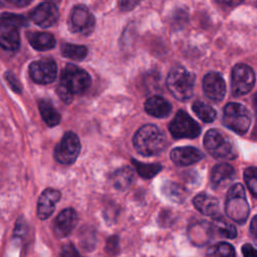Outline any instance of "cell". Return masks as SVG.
<instances>
[{
	"label": "cell",
	"mask_w": 257,
	"mask_h": 257,
	"mask_svg": "<svg viewBox=\"0 0 257 257\" xmlns=\"http://www.w3.org/2000/svg\"><path fill=\"white\" fill-rule=\"evenodd\" d=\"M207 257H235V249L229 243L219 242L208 249Z\"/></svg>",
	"instance_id": "cell-30"
},
{
	"label": "cell",
	"mask_w": 257,
	"mask_h": 257,
	"mask_svg": "<svg viewBox=\"0 0 257 257\" xmlns=\"http://www.w3.org/2000/svg\"><path fill=\"white\" fill-rule=\"evenodd\" d=\"M59 257H81V255L73 244L68 243L62 246Z\"/></svg>",
	"instance_id": "cell-35"
},
{
	"label": "cell",
	"mask_w": 257,
	"mask_h": 257,
	"mask_svg": "<svg viewBox=\"0 0 257 257\" xmlns=\"http://www.w3.org/2000/svg\"><path fill=\"white\" fill-rule=\"evenodd\" d=\"M58 15V8L54 3L43 2L29 13V18L36 25L43 28H48L56 23Z\"/></svg>",
	"instance_id": "cell-12"
},
{
	"label": "cell",
	"mask_w": 257,
	"mask_h": 257,
	"mask_svg": "<svg viewBox=\"0 0 257 257\" xmlns=\"http://www.w3.org/2000/svg\"><path fill=\"white\" fill-rule=\"evenodd\" d=\"M195 78V74L185 67L175 66L168 74L167 87L175 98L184 101L191 98L193 94Z\"/></svg>",
	"instance_id": "cell-3"
},
{
	"label": "cell",
	"mask_w": 257,
	"mask_h": 257,
	"mask_svg": "<svg viewBox=\"0 0 257 257\" xmlns=\"http://www.w3.org/2000/svg\"><path fill=\"white\" fill-rule=\"evenodd\" d=\"M169 131L175 139H195L201 127L185 110L180 109L169 123Z\"/></svg>",
	"instance_id": "cell-7"
},
{
	"label": "cell",
	"mask_w": 257,
	"mask_h": 257,
	"mask_svg": "<svg viewBox=\"0 0 257 257\" xmlns=\"http://www.w3.org/2000/svg\"><path fill=\"white\" fill-rule=\"evenodd\" d=\"M91 84L89 74L82 68L68 63L62 70L57 93L67 104L73 100L74 94H81L86 91Z\"/></svg>",
	"instance_id": "cell-1"
},
{
	"label": "cell",
	"mask_w": 257,
	"mask_h": 257,
	"mask_svg": "<svg viewBox=\"0 0 257 257\" xmlns=\"http://www.w3.org/2000/svg\"><path fill=\"white\" fill-rule=\"evenodd\" d=\"M94 16L86 6L76 5L72 8L68 20V26L72 32L88 35L94 29Z\"/></svg>",
	"instance_id": "cell-10"
},
{
	"label": "cell",
	"mask_w": 257,
	"mask_h": 257,
	"mask_svg": "<svg viewBox=\"0 0 257 257\" xmlns=\"http://www.w3.org/2000/svg\"><path fill=\"white\" fill-rule=\"evenodd\" d=\"M0 25L14 26L18 28L20 26H27L28 21L23 15L4 12L0 14Z\"/></svg>",
	"instance_id": "cell-31"
},
{
	"label": "cell",
	"mask_w": 257,
	"mask_h": 257,
	"mask_svg": "<svg viewBox=\"0 0 257 257\" xmlns=\"http://www.w3.org/2000/svg\"><path fill=\"white\" fill-rule=\"evenodd\" d=\"M29 74L32 80L36 83H51L56 78L57 65L51 58H41L30 64Z\"/></svg>",
	"instance_id": "cell-11"
},
{
	"label": "cell",
	"mask_w": 257,
	"mask_h": 257,
	"mask_svg": "<svg viewBox=\"0 0 257 257\" xmlns=\"http://www.w3.org/2000/svg\"><path fill=\"white\" fill-rule=\"evenodd\" d=\"M255 84V74L253 69L243 63L236 64L232 69L231 90L235 96L248 93Z\"/></svg>",
	"instance_id": "cell-9"
},
{
	"label": "cell",
	"mask_w": 257,
	"mask_h": 257,
	"mask_svg": "<svg viewBox=\"0 0 257 257\" xmlns=\"http://www.w3.org/2000/svg\"><path fill=\"white\" fill-rule=\"evenodd\" d=\"M223 124L238 135L248 132L251 124V115L246 106L237 102H229L223 109Z\"/></svg>",
	"instance_id": "cell-6"
},
{
	"label": "cell",
	"mask_w": 257,
	"mask_h": 257,
	"mask_svg": "<svg viewBox=\"0 0 257 257\" xmlns=\"http://www.w3.org/2000/svg\"><path fill=\"white\" fill-rule=\"evenodd\" d=\"M193 204L195 208L203 215L216 217L219 213V201L217 198L211 195L201 193L194 198Z\"/></svg>",
	"instance_id": "cell-20"
},
{
	"label": "cell",
	"mask_w": 257,
	"mask_h": 257,
	"mask_svg": "<svg viewBox=\"0 0 257 257\" xmlns=\"http://www.w3.org/2000/svg\"><path fill=\"white\" fill-rule=\"evenodd\" d=\"M8 2L16 6H26L30 3V1H27V0H17V1H8Z\"/></svg>",
	"instance_id": "cell-41"
},
{
	"label": "cell",
	"mask_w": 257,
	"mask_h": 257,
	"mask_svg": "<svg viewBox=\"0 0 257 257\" xmlns=\"http://www.w3.org/2000/svg\"><path fill=\"white\" fill-rule=\"evenodd\" d=\"M204 147L215 159L232 160L236 157L234 143L219 130H209L204 137Z\"/></svg>",
	"instance_id": "cell-5"
},
{
	"label": "cell",
	"mask_w": 257,
	"mask_h": 257,
	"mask_svg": "<svg viewBox=\"0 0 257 257\" xmlns=\"http://www.w3.org/2000/svg\"><path fill=\"white\" fill-rule=\"evenodd\" d=\"M135 179V174L133 169L130 167H122L115 170L109 177V181L113 188L118 191L126 190L131 187Z\"/></svg>",
	"instance_id": "cell-21"
},
{
	"label": "cell",
	"mask_w": 257,
	"mask_h": 257,
	"mask_svg": "<svg viewBox=\"0 0 257 257\" xmlns=\"http://www.w3.org/2000/svg\"><path fill=\"white\" fill-rule=\"evenodd\" d=\"M80 150L81 146L78 137L72 132H67L55 147L54 158L62 165H71L75 162Z\"/></svg>",
	"instance_id": "cell-8"
},
{
	"label": "cell",
	"mask_w": 257,
	"mask_h": 257,
	"mask_svg": "<svg viewBox=\"0 0 257 257\" xmlns=\"http://www.w3.org/2000/svg\"><path fill=\"white\" fill-rule=\"evenodd\" d=\"M20 45L18 28L0 25V46L6 50H16Z\"/></svg>",
	"instance_id": "cell-22"
},
{
	"label": "cell",
	"mask_w": 257,
	"mask_h": 257,
	"mask_svg": "<svg viewBox=\"0 0 257 257\" xmlns=\"http://www.w3.org/2000/svg\"><path fill=\"white\" fill-rule=\"evenodd\" d=\"M214 236V230L211 223L201 221L194 223L189 228V237L193 244L204 246L209 243Z\"/></svg>",
	"instance_id": "cell-18"
},
{
	"label": "cell",
	"mask_w": 257,
	"mask_h": 257,
	"mask_svg": "<svg viewBox=\"0 0 257 257\" xmlns=\"http://www.w3.org/2000/svg\"><path fill=\"white\" fill-rule=\"evenodd\" d=\"M139 4V2H136V1H121L119 3V7L121 10H132L133 8H135L137 5Z\"/></svg>",
	"instance_id": "cell-39"
},
{
	"label": "cell",
	"mask_w": 257,
	"mask_h": 257,
	"mask_svg": "<svg viewBox=\"0 0 257 257\" xmlns=\"http://www.w3.org/2000/svg\"><path fill=\"white\" fill-rule=\"evenodd\" d=\"M26 36L30 45L39 51L52 49L56 43L54 36L48 32H29Z\"/></svg>",
	"instance_id": "cell-23"
},
{
	"label": "cell",
	"mask_w": 257,
	"mask_h": 257,
	"mask_svg": "<svg viewBox=\"0 0 257 257\" xmlns=\"http://www.w3.org/2000/svg\"><path fill=\"white\" fill-rule=\"evenodd\" d=\"M257 174H256V169L254 167H249L244 171V181L253 195V197H256L257 193V180H256Z\"/></svg>",
	"instance_id": "cell-32"
},
{
	"label": "cell",
	"mask_w": 257,
	"mask_h": 257,
	"mask_svg": "<svg viewBox=\"0 0 257 257\" xmlns=\"http://www.w3.org/2000/svg\"><path fill=\"white\" fill-rule=\"evenodd\" d=\"M133 144L139 154L152 157L161 154L167 147V138L155 124H145L135 134Z\"/></svg>",
	"instance_id": "cell-2"
},
{
	"label": "cell",
	"mask_w": 257,
	"mask_h": 257,
	"mask_svg": "<svg viewBox=\"0 0 257 257\" xmlns=\"http://www.w3.org/2000/svg\"><path fill=\"white\" fill-rule=\"evenodd\" d=\"M105 251L110 256H116L119 253V239L117 236H110L106 240Z\"/></svg>",
	"instance_id": "cell-34"
},
{
	"label": "cell",
	"mask_w": 257,
	"mask_h": 257,
	"mask_svg": "<svg viewBox=\"0 0 257 257\" xmlns=\"http://www.w3.org/2000/svg\"><path fill=\"white\" fill-rule=\"evenodd\" d=\"M132 164L134 165L137 173L145 179H151L162 171V166L160 164H145L135 159L132 160Z\"/></svg>",
	"instance_id": "cell-29"
},
{
	"label": "cell",
	"mask_w": 257,
	"mask_h": 257,
	"mask_svg": "<svg viewBox=\"0 0 257 257\" xmlns=\"http://www.w3.org/2000/svg\"><path fill=\"white\" fill-rule=\"evenodd\" d=\"M192 109L204 122H212L217 115L216 110L202 100H195L192 104Z\"/></svg>",
	"instance_id": "cell-27"
},
{
	"label": "cell",
	"mask_w": 257,
	"mask_h": 257,
	"mask_svg": "<svg viewBox=\"0 0 257 257\" xmlns=\"http://www.w3.org/2000/svg\"><path fill=\"white\" fill-rule=\"evenodd\" d=\"M26 231V224L24 222V220L22 218H19L16 227H15V231H14V236L15 237H21L24 235Z\"/></svg>",
	"instance_id": "cell-38"
},
{
	"label": "cell",
	"mask_w": 257,
	"mask_h": 257,
	"mask_svg": "<svg viewBox=\"0 0 257 257\" xmlns=\"http://www.w3.org/2000/svg\"><path fill=\"white\" fill-rule=\"evenodd\" d=\"M79 242L82 248L86 251L93 250L95 246V235L91 230L82 231L81 235H79Z\"/></svg>",
	"instance_id": "cell-33"
},
{
	"label": "cell",
	"mask_w": 257,
	"mask_h": 257,
	"mask_svg": "<svg viewBox=\"0 0 257 257\" xmlns=\"http://www.w3.org/2000/svg\"><path fill=\"white\" fill-rule=\"evenodd\" d=\"M203 158V153L194 147H179L171 152L173 163L180 167L196 164Z\"/></svg>",
	"instance_id": "cell-17"
},
{
	"label": "cell",
	"mask_w": 257,
	"mask_h": 257,
	"mask_svg": "<svg viewBox=\"0 0 257 257\" xmlns=\"http://www.w3.org/2000/svg\"><path fill=\"white\" fill-rule=\"evenodd\" d=\"M212 227L214 230V233L217 232L220 236L228 239H234L237 236V230L234 225L229 223L226 219H224L221 216L214 217Z\"/></svg>",
	"instance_id": "cell-25"
},
{
	"label": "cell",
	"mask_w": 257,
	"mask_h": 257,
	"mask_svg": "<svg viewBox=\"0 0 257 257\" xmlns=\"http://www.w3.org/2000/svg\"><path fill=\"white\" fill-rule=\"evenodd\" d=\"M77 214L74 209L67 208L62 210L53 221V232L56 237L64 238L68 236L77 224Z\"/></svg>",
	"instance_id": "cell-13"
},
{
	"label": "cell",
	"mask_w": 257,
	"mask_h": 257,
	"mask_svg": "<svg viewBox=\"0 0 257 257\" xmlns=\"http://www.w3.org/2000/svg\"><path fill=\"white\" fill-rule=\"evenodd\" d=\"M42 119L48 126H55L60 121V114L52 103L46 99H42L38 104Z\"/></svg>",
	"instance_id": "cell-24"
},
{
	"label": "cell",
	"mask_w": 257,
	"mask_h": 257,
	"mask_svg": "<svg viewBox=\"0 0 257 257\" xmlns=\"http://www.w3.org/2000/svg\"><path fill=\"white\" fill-rule=\"evenodd\" d=\"M250 208L246 199L245 189L240 183L230 187L225 201V213L238 224H244L249 216Z\"/></svg>",
	"instance_id": "cell-4"
},
{
	"label": "cell",
	"mask_w": 257,
	"mask_h": 257,
	"mask_svg": "<svg viewBox=\"0 0 257 257\" xmlns=\"http://www.w3.org/2000/svg\"><path fill=\"white\" fill-rule=\"evenodd\" d=\"M145 110L152 116L164 118L172 111L171 103L162 96L155 95L149 97L145 102Z\"/></svg>",
	"instance_id": "cell-19"
},
{
	"label": "cell",
	"mask_w": 257,
	"mask_h": 257,
	"mask_svg": "<svg viewBox=\"0 0 257 257\" xmlns=\"http://www.w3.org/2000/svg\"><path fill=\"white\" fill-rule=\"evenodd\" d=\"M60 199L59 191L55 189H45L40 195L37 203V216L41 220H45L51 216L55 209V205Z\"/></svg>",
	"instance_id": "cell-16"
},
{
	"label": "cell",
	"mask_w": 257,
	"mask_h": 257,
	"mask_svg": "<svg viewBox=\"0 0 257 257\" xmlns=\"http://www.w3.org/2000/svg\"><path fill=\"white\" fill-rule=\"evenodd\" d=\"M241 251H242L243 257H257L256 249L251 244H248V243L244 244L241 248Z\"/></svg>",
	"instance_id": "cell-37"
},
{
	"label": "cell",
	"mask_w": 257,
	"mask_h": 257,
	"mask_svg": "<svg viewBox=\"0 0 257 257\" xmlns=\"http://www.w3.org/2000/svg\"><path fill=\"white\" fill-rule=\"evenodd\" d=\"M236 177L235 169L227 163H220L214 166L211 172V183L214 189L222 190L231 185Z\"/></svg>",
	"instance_id": "cell-15"
},
{
	"label": "cell",
	"mask_w": 257,
	"mask_h": 257,
	"mask_svg": "<svg viewBox=\"0 0 257 257\" xmlns=\"http://www.w3.org/2000/svg\"><path fill=\"white\" fill-rule=\"evenodd\" d=\"M257 217L254 216L251 220V224H250V232L253 236V238H256V231H257V221H256Z\"/></svg>",
	"instance_id": "cell-40"
},
{
	"label": "cell",
	"mask_w": 257,
	"mask_h": 257,
	"mask_svg": "<svg viewBox=\"0 0 257 257\" xmlns=\"http://www.w3.org/2000/svg\"><path fill=\"white\" fill-rule=\"evenodd\" d=\"M162 193L175 203H182L186 199V191L174 182H166L162 187Z\"/></svg>",
	"instance_id": "cell-28"
},
{
	"label": "cell",
	"mask_w": 257,
	"mask_h": 257,
	"mask_svg": "<svg viewBox=\"0 0 257 257\" xmlns=\"http://www.w3.org/2000/svg\"><path fill=\"white\" fill-rule=\"evenodd\" d=\"M87 48L84 45H76L71 43H63L60 47V53L63 57L74 61H81L87 55Z\"/></svg>",
	"instance_id": "cell-26"
},
{
	"label": "cell",
	"mask_w": 257,
	"mask_h": 257,
	"mask_svg": "<svg viewBox=\"0 0 257 257\" xmlns=\"http://www.w3.org/2000/svg\"><path fill=\"white\" fill-rule=\"evenodd\" d=\"M203 90L207 97L220 101L226 93V84L218 72H209L203 78Z\"/></svg>",
	"instance_id": "cell-14"
},
{
	"label": "cell",
	"mask_w": 257,
	"mask_h": 257,
	"mask_svg": "<svg viewBox=\"0 0 257 257\" xmlns=\"http://www.w3.org/2000/svg\"><path fill=\"white\" fill-rule=\"evenodd\" d=\"M6 81L8 82V84L10 85V87L17 93H20L21 92V84L19 83L18 79L16 78V76L11 73V72H6L5 75H4Z\"/></svg>",
	"instance_id": "cell-36"
}]
</instances>
